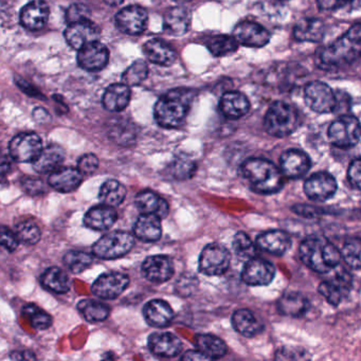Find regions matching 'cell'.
I'll list each match as a JSON object with an SVG mask.
<instances>
[{"label": "cell", "instance_id": "8d00e7d4", "mask_svg": "<svg viewBox=\"0 0 361 361\" xmlns=\"http://www.w3.org/2000/svg\"><path fill=\"white\" fill-rule=\"evenodd\" d=\"M196 348L202 352L207 358L219 359L227 354V345L221 338L210 334L198 335L195 339Z\"/></svg>", "mask_w": 361, "mask_h": 361}, {"label": "cell", "instance_id": "e0dca14e", "mask_svg": "<svg viewBox=\"0 0 361 361\" xmlns=\"http://www.w3.org/2000/svg\"><path fill=\"white\" fill-rule=\"evenodd\" d=\"M352 288V278L346 271H339L329 280L323 281L319 285V293L331 305H338L343 301Z\"/></svg>", "mask_w": 361, "mask_h": 361}, {"label": "cell", "instance_id": "1f68e13d", "mask_svg": "<svg viewBox=\"0 0 361 361\" xmlns=\"http://www.w3.org/2000/svg\"><path fill=\"white\" fill-rule=\"evenodd\" d=\"M130 101V88L126 83L113 84L109 86L103 94L102 104L111 113L122 111L128 107Z\"/></svg>", "mask_w": 361, "mask_h": 361}, {"label": "cell", "instance_id": "3957f363", "mask_svg": "<svg viewBox=\"0 0 361 361\" xmlns=\"http://www.w3.org/2000/svg\"><path fill=\"white\" fill-rule=\"evenodd\" d=\"M240 174L257 193H276L284 185L281 169L264 158H249L243 162Z\"/></svg>", "mask_w": 361, "mask_h": 361}, {"label": "cell", "instance_id": "ffe728a7", "mask_svg": "<svg viewBox=\"0 0 361 361\" xmlns=\"http://www.w3.org/2000/svg\"><path fill=\"white\" fill-rule=\"evenodd\" d=\"M310 157L301 149H288L281 156L280 169L287 178H301L310 171Z\"/></svg>", "mask_w": 361, "mask_h": 361}, {"label": "cell", "instance_id": "816d5d0a", "mask_svg": "<svg viewBox=\"0 0 361 361\" xmlns=\"http://www.w3.org/2000/svg\"><path fill=\"white\" fill-rule=\"evenodd\" d=\"M90 11L85 5L75 4L67 11L66 18L68 24L80 22V20H90Z\"/></svg>", "mask_w": 361, "mask_h": 361}, {"label": "cell", "instance_id": "4fadbf2b", "mask_svg": "<svg viewBox=\"0 0 361 361\" xmlns=\"http://www.w3.org/2000/svg\"><path fill=\"white\" fill-rule=\"evenodd\" d=\"M149 14L145 8L132 5L122 9L116 16L118 28L128 35H140L147 29Z\"/></svg>", "mask_w": 361, "mask_h": 361}, {"label": "cell", "instance_id": "f35d334b", "mask_svg": "<svg viewBox=\"0 0 361 361\" xmlns=\"http://www.w3.org/2000/svg\"><path fill=\"white\" fill-rule=\"evenodd\" d=\"M126 194H128V191L124 185L115 179H109V180L105 181L101 187L99 198L102 204L115 208L124 202Z\"/></svg>", "mask_w": 361, "mask_h": 361}, {"label": "cell", "instance_id": "83f0119b", "mask_svg": "<svg viewBox=\"0 0 361 361\" xmlns=\"http://www.w3.org/2000/svg\"><path fill=\"white\" fill-rule=\"evenodd\" d=\"M219 109L228 119H240L248 113L250 103L242 92H226L219 101Z\"/></svg>", "mask_w": 361, "mask_h": 361}, {"label": "cell", "instance_id": "74e56055", "mask_svg": "<svg viewBox=\"0 0 361 361\" xmlns=\"http://www.w3.org/2000/svg\"><path fill=\"white\" fill-rule=\"evenodd\" d=\"M42 285L54 293H66L71 289L68 276L59 267H50L42 274Z\"/></svg>", "mask_w": 361, "mask_h": 361}, {"label": "cell", "instance_id": "7dc6e473", "mask_svg": "<svg viewBox=\"0 0 361 361\" xmlns=\"http://www.w3.org/2000/svg\"><path fill=\"white\" fill-rule=\"evenodd\" d=\"M23 314L28 317L30 320L31 325L35 329H47L51 326L52 317L50 316L45 310H41L37 305L29 304L23 308Z\"/></svg>", "mask_w": 361, "mask_h": 361}, {"label": "cell", "instance_id": "f5cc1de1", "mask_svg": "<svg viewBox=\"0 0 361 361\" xmlns=\"http://www.w3.org/2000/svg\"><path fill=\"white\" fill-rule=\"evenodd\" d=\"M348 179L354 189L361 191V157L350 162L348 170Z\"/></svg>", "mask_w": 361, "mask_h": 361}, {"label": "cell", "instance_id": "9a60e30c", "mask_svg": "<svg viewBox=\"0 0 361 361\" xmlns=\"http://www.w3.org/2000/svg\"><path fill=\"white\" fill-rule=\"evenodd\" d=\"M337 191V183L331 174L326 172H318L306 179L304 183V192L310 200L316 202H325L335 195Z\"/></svg>", "mask_w": 361, "mask_h": 361}, {"label": "cell", "instance_id": "680465c9", "mask_svg": "<svg viewBox=\"0 0 361 361\" xmlns=\"http://www.w3.org/2000/svg\"><path fill=\"white\" fill-rule=\"evenodd\" d=\"M183 360H209L200 350H189L181 356Z\"/></svg>", "mask_w": 361, "mask_h": 361}, {"label": "cell", "instance_id": "f907efd6", "mask_svg": "<svg viewBox=\"0 0 361 361\" xmlns=\"http://www.w3.org/2000/svg\"><path fill=\"white\" fill-rule=\"evenodd\" d=\"M197 285L198 281L195 276L183 274V276H181L180 280L177 282L176 290L179 295L187 297L195 290V287H197Z\"/></svg>", "mask_w": 361, "mask_h": 361}, {"label": "cell", "instance_id": "277c9868", "mask_svg": "<svg viewBox=\"0 0 361 361\" xmlns=\"http://www.w3.org/2000/svg\"><path fill=\"white\" fill-rule=\"evenodd\" d=\"M299 255L301 261L318 274H327L335 269L342 259L341 252L335 245L319 236L304 240L300 245Z\"/></svg>", "mask_w": 361, "mask_h": 361}, {"label": "cell", "instance_id": "4316f807", "mask_svg": "<svg viewBox=\"0 0 361 361\" xmlns=\"http://www.w3.org/2000/svg\"><path fill=\"white\" fill-rule=\"evenodd\" d=\"M192 13L183 7H174L164 16V27L166 32L173 37H183L190 30Z\"/></svg>", "mask_w": 361, "mask_h": 361}, {"label": "cell", "instance_id": "9f6ffc18", "mask_svg": "<svg viewBox=\"0 0 361 361\" xmlns=\"http://www.w3.org/2000/svg\"><path fill=\"white\" fill-rule=\"evenodd\" d=\"M353 0H317V6L322 11H334L348 5Z\"/></svg>", "mask_w": 361, "mask_h": 361}, {"label": "cell", "instance_id": "603a6c76", "mask_svg": "<svg viewBox=\"0 0 361 361\" xmlns=\"http://www.w3.org/2000/svg\"><path fill=\"white\" fill-rule=\"evenodd\" d=\"M84 175L79 169L71 166H61L54 172L50 173L48 183L56 191L61 193H71L75 191L83 181Z\"/></svg>", "mask_w": 361, "mask_h": 361}, {"label": "cell", "instance_id": "44dd1931", "mask_svg": "<svg viewBox=\"0 0 361 361\" xmlns=\"http://www.w3.org/2000/svg\"><path fill=\"white\" fill-rule=\"evenodd\" d=\"M50 16L49 6L44 0H33L27 4L20 12V23L30 31L43 29Z\"/></svg>", "mask_w": 361, "mask_h": 361}, {"label": "cell", "instance_id": "f546056e", "mask_svg": "<svg viewBox=\"0 0 361 361\" xmlns=\"http://www.w3.org/2000/svg\"><path fill=\"white\" fill-rule=\"evenodd\" d=\"M135 204L141 212L157 215L161 219H166L170 212L166 200L151 190L139 192L135 197Z\"/></svg>", "mask_w": 361, "mask_h": 361}, {"label": "cell", "instance_id": "2e32d148", "mask_svg": "<svg viewBox=\"0 0 361 361\" xmlns=\"http://www.w3.org/2000/svg\"><path fill=\"white\" fill-rule=\"evenodd\" d=\"M143 276L149 282L161 284L174 274V263L168 255H151L143 262L141 267Z\"/></svg>", "mask_w": 361, "mask_h": 361}, {"label": "cell", "instance_id": "30bf717a", "mask_svg": "<svg viewBox=\"0 0 361 361\" xmlns=\"http://www.w3.org/2000/svg\"><path fill=\"white\" fill-rule=\"evenodd\" d=\"M43 149L41 137L35 133L16 135L9 143L10 156L14 161L20 164L35 162Z\"/></svg>", "mask_w": 361, "mask_h": 361}, {"label": "cell", "instance_id": "d6986e66", "mask_svg": "<svg viewBox=\"0 0 361 361\" xmlns=\"http://www.w3.org/2000/svg\"><path fill=\"white\" fill-rule=\"evenodd\" d=\"M233 37L238 44H242L246 47H264L270 41L269 32L263 26L249 20L236 25L233 30Z\"/></svg>", "mask_w": 361, "mask_h": 361}, {"label": "cell", "instance_id": "7402d4cb", "mask_svg": "<svg viewBox=\"0 0 361 361\" xmlns=\"http://www.w3.org/2000/svg\"><path fill=\"white\" fill-rule=\"evenodd\" d=\"M149 348L156 356L173 358L183 350V342L174 334L169 331L154 333L149 338Z\"/></svg>", "mask_w": 361, "mask_h": 361}, {"label": "cell", "instance_id": "52a82bcc", "mask_svg": "<svg viewBox=\"0 0 361 361\" xmlns=\"http://www.w3.org/2000/svg\"><path fill=\"white\" fill-rule=\"evenodd\" d=\"M327 136L335 147L341 149L355 147L361 139V123L354 116H341L331 124Z\"/></svg>", "mask_w": 361, "mask_h": 361}, {"label": "cell", "instance_id": "d590c367", "mask_svg": "<svg viewBox=\"0 0 361 361\" xmlns=\"http://www.w3.org/2000/svg\"><path fill=\"white\" fill-rule=\"evenodd\" d=\"M310 307V302L305 295L299 293H285L278 302V310L284 316L299 318L303 316Z\"/></svg>", "mask_w": 361, "mask_h": 361}, {"label": "cell", "instance_id": "ee69618b", "mask_svg": "<svg viewBox=\"0 0 361 361\" xmlns=\"http://www.w3.org/2000/svg\"><path fill=\"white\" fill-rule=\"evenodd\" d=\"M342 259L353 269H361V238H350L342 247Z\"/></svg>", "mask_w": 361, "mask_h": 361}, {"label": "cell", "instance_id": "5bb4252c", "mask_svg": "<svg viewBox=\"0 0 361 361\" xmlns=\"http://www.w3.org/2000/svg\"><path fill=\"white\" fill-rule=\"evenodd\" d=\"M276 276V267L261 257H251L245 264L242 280L250 286H266Z\"/></svg>", "mask_w": 361, "mask_h": 361}, {"label": "cell", "instance_id": "94428289", "mask_svg": "<svg viewBox=\"0 0 361 361\" xmlns=\"http://www.w3.org/2000/svg\"><path fill=\"white\" fill-rule=\"evenodd\" d=\"M173 1H175V3H178V4H185V3H189V1H191V0H173Z\"/></svg>", "mask_w": 361, "mask_h": 361}, {"label": "cell", "instance_id": "db71d44e", "mask_svg": "<svg viewBox=\"0 0 361 361\" xmlns=\"http://www.w3.org/2000/svg\"><path fill=\"white\" fill-rule=\"evenodd\" d=\"M20 243L16 232L11 231L9 228L3 226L1 228V246L9 252H13L18 249Z\"/></svg>", "mask_w": 361, "mask_h": 361}, {"label": "cell", "instance_id": "91938a15", "mask_svg": "<svg viewBox=\"0 0 361 361\" xmlns=\"http://www.w3.org/2000/svg\"><path fill=\"white\" fill-rule=\"evenodd\" d=\"M124 0H104V3L106 5L111 6V7H117V6L121 5Z\"/></svg>", "mask_w": 361, "mask_h": 361}, {"label": "cell", "instance_id": "f6af8a7d", "mask_svg": "<svg viewBox=\"0 0 361 361\" xmlns=\"http://www.w3.org/2000/svg\"><path fill=\"white\" fill-rule=\"evenodd\" d=\"M171 174L175 179L185 180L194 176L196 172V162L187 156H179L170 166Z\"/></svg>", "mask_w": 361, "mask_h": 361}, {"label": "cell", "instance_id": "7bdbcfd3", "mask_svg": "<svg viewBox=\"0 0 361 361\" xmlns=\"http://www.w3.org/2000/svg\"><path fill=\"white\" fill-rule=\"evenodd\" d=\"M63 262L73 274H81L92 265L94 257L90 253L73 250L64 255Z\"/></svg>", "mask_w": 361, "mask_h": 361}, {"label": "cell", "instance_id": "d4e9b609", "mask_svg": "<svg viewBox=\"0 0 361 361\" xmlns=\"http://www.w3.org/2000/svg\"><path fill=\"white\" fill-rule=\"evenodd\" d=\"M257 246L270 255H283L290 248L291 238L282 230H269L257 236Z\"/></svg>", "mask_w": 361, "mask_h": 361}, {"label": "cell", "instance_id": "5b68a950", "mask_svg": "<svg viewBox=\"0 0 361 361\" xmlns=\"http://www.w3.org/2000/svg\"><path fill=\"white\" fill-rule=\"evenodd\" d=\"M298 126V111L293 105L282 101L272 103L264 119L266 132L276 138L289 136L297 130Z\"/></svg>", "mask_w": 361, "mask_h": 361}, {"label": "cell", "instance_id": "ba28073f", "mask_svg": "<svg viewBox=\"0 0 361 361\" xmlns=\"http://www.w3.org/2000/svg\"><path fill=\"white\" fill-rule=\"evenodd\" d=\"M306 105L314 113L329 114L337 111V96L327 84L314 81L304 90Z\"/></svg>", "mask_w": 361, "mask_h": 361}, {"label": "cell", "instance_id": "6f0895ef", "mask_svg": "<svg viewBox=\"0 0 361 361\" xmlns=\"http://www.w3.org/2000/svg\"><path fill=\"white\" fill-rule=\"evenodd\" d=\"M12 360H35L37 359L35 355L32 352L29 350H18V352H13L10 356Z\"/></svg>", "mask_w": 361, "mask_h": 361}, {"label": "cell", "instance_id": "ab89813d", "mask_svg": "<svg viewBox=\"0 0 361 361\" xmlns=\"http://www.w3.org/2000/svg\"><path fill=\"white\" fill-rule=\"evenodd\" d=\"M82 316L90 322H101L106 320L111 314V308L107 304L94 300H83L78 305Z\"/></svg>", "mask_w": 361, "mask_h": 361}, {"label": "cell", "instance_id": "681fc988", "mask_svg": "<svg viewBox=\"0 0 361 361\" xmlns=\"http://www.w3.org/2000/svg\"><path fill=\"white\" fill-rule=\"evenodd\" d=\"M78 169L83 175H92L99 169V159L94 154H85L78 161Z\"/></svg>", "mask_w": 361, "mask_h": 361}, {"label": "cell", "instance_id": "d6a6232c", "mask_svg": "<svg viewBox=\"0 0 361 361\" xmlns=\"http://www.w3.org/2000/svg\"><path fill=\"white\" fill-rule=\"evenodd\" d=\"M325 26L318 18H303L295 24L293 37L298 42L319 43L324 37Z\"/></svg>", "mask_w": 361, "mask_h": 361}, {"label": "cell", "instance_id": "7a4b0ae2", "mask_svg": "<svg viewBox=\"0 0 361 361\" xmlns=\"http://www.w3.org/2000/svg\"><path fill=\"white\" fill-rule=\"evenodd\" d=\"M194 92L187 88H176L159 99L154 109L156 122L161 128L172 130L183 126L191 109Z\"/></svg>", "mask_w": 361, "mask_h": 361}, {"label": "cell", "instance_id": "6da1fadb", "mask_svg": "<svg viewBox=\"0 0 361 361\" xmlns=\"http://www.w3.org/2000/svg\"><path fill=\"white\" fill-rule=\"evenodd\" d=\"M361 59V24L350 27L331 45L317 51V64L325 69L350 66Z\"/></svg>", "mask_w": 361, "mask_h": 361}, {"label": "cell", "instance_id": "7c38bea8", "mask_svg": "<svg viewBox=\"0 0 361 361\" xmlns=\"http://www.w3.org/2000/svg\"><path fill=\"white\" fill-rule=\"evenodd\" d=\"M100 28L90 20H80V22L69 24L65 30V39L67 43L78 51L88 44L100 41Z\"/></svg>", "mask_w": 361, "mask_h": 361}, {"label": "cell", "instance_id": "4dcf8cb0", "mask_svg": "<svg viewBox=\"0 0 361 361\" xmlns=\"http://www.w3.org/2000/svg\"><path fill=\"white\" fill-rule=\"evenodd\" d=\"M134 232L138 240L147 243L156 242L162 235L161 219L155 214L143 213L135 223Z\"/></svg>", "mask_w": 361, "mask_h": 361}, {"label": "cell", "instance_id": "b9f144b4", "mask_svg": "<svg viewBox=\"0 0 361 361\" xmlns=\"http://www.w3.org/2000/svg\"><path fill=\"white\" fill-rule=\"evenodd\" d=\"M16 234L23 244L35 245L41 240L42 231L32 219H25L16 225Z\"/></svg>", "mask_w": 361, "mask_h": 361}, {"label": "cell", "instance_id": "8992f818", "mask_svg": "<svg viewBox=\"0 0 361 361\" xmlns=\"http://www.w3.org/2000/svg\"><path fill=\"white\" fill-rule=\"evenodd\" d=\"M135 246V238L126 231H113L103 235L92 247V252L103 259H115L128 255Z\"/></svg>", "mask_w": 361, "mask_h": 361}, {"label": "cell", "instance_id": "cb8c5ba5", "mask_svg": "<svg viewBox=\"0 0 361 361\" xmlns=\"http://www.w3.org/2000/svg\"><path fill=\"white\" fill-rule=\"evenodd\" d=\"M117 219L118 213L114 207L101 204L87 211L84 216V225L96 231H106L115 225Z\"/></svg>", "mask_w": 361, "mask_h": 361}, {"label": "cell", "instance_id": "9c48e42d", "mask_svg": "<svg viewBox=\"0 0 361 361\" xmlns=\"http://www.w3.org/2000/svg\"><path fill=\"white\" fill-rule=\"evenodd\" d=\"M231 261L229 251L223 245L212 243L202 249L200 257V270L209 276H219L227 272Z\"/></svg>", "mask_w": 361, "mask_h": 361}, {"label": "cell", "instance_id": "60d3db41", "mask_svg": "<svg viewBox=\"0 0 361 361\" xmlns=\"http://www.w3.org/2000/svg\"><path fill=\"white\" fill-rule=\"evenodd\" d=\"M206 46L213 56H225L238 50V42L230 35H214L207 39Z\"/></svg>", "mask_w": 361, "mask_h": 361}, {"label": "cell", "instance_id": "c3c4849f", "mask_svg": "<svg viewBox=\"0 0 361 361\" xmlns=\"http://www.w3.org/2000/svg\"><path fill=\"white\" fill-rule=\"evenodd\" d=\"M232 247H233L236 255L242 257V259H249L255 257V250H257L255 245L253 244L251 238L245 232H238L235 234Z\"/></svg>", "mask_w": 361, "mask_h": 361}, {"label": "cell", "instance_id": "bcb514c9", "mask_svg": "<svg viewBox=\"0 0 361 361\" xmlns=\"http://www.w3.org/2000/svg\"><path fill=\"white\" fill-rule=\"evenodd\" d=\"M147 75H149V67H147V63L145 61L139 60L133 63L124 71L123 75H122V81L130 87L138 86L147 79Z\"/></svg>", "mask_w": 361, "mask_h": 361}, {"label": "cell", "instance_id": "ac0fdd59", "mask_svg": "<svg viewBox=\"0 0 361 361\" xmlns=\"http://www.w3.org/2000/svg\"><path fill=\"white\" fill-rule=\"evenodd\" d=\"M109 51L104 44L100 41L88 44L79 50L78 63L84 71L94 73L104 69L109 64Z\"/></svg>", "mask_w": 361, "mask_h": 361}, {"label": "cell", "instance_id": "484cf974", "mask_svg": "<svg viewBox=\"0 0 361 361\" xmlns=\"http://www.w3.org/2000/svg\"><path fill=\"white\" fill-rule=\"evenodd\" d=\"M145 320L154 327H166L174 319V312L168 302L164 300H152L143 307Z\"/></svg>", "mask_w": 361, "mask_h": 361}, {"label": "cell", "instance_id": "e575fe53", "mask_svg": "<svg viewBox=\"0 0 361 361\" xmlns=\"http://www.w3.org/2000/svg\"><path fill=\"white\" fill-rule=\"evenodd\" d=\"M234 329L245 337H255L261 333L263 325L255 314L249 310H238L232 316Z\"/></svg>", "mask_w": 361, "mask_h": 361}, {"label": "cell", "instance_id": "11a10c76", "mask_svg": "<svg viewBox=\"0 0 361 361\" xmlns=\"http://www.w3.org/2000/svg\"><path fill=\"white\" fill-rule=\"evenodd\" d=\"M22 187L26 193L35 196L44 193L45 185L41 179L35 178V177H25L22 180Z\"/></svg>", "mask_w": 361, "mask_h": 361}, {"label": "cell", "instance_id": "8fae6325", "mask_svg": "<svg viewBox=\"0 0 361 361\" xmlns=\"http://www.w3.org/2000/svg\"><path fill=\"white\" fill-rule=\"evenodd\" d=\"M130 285L128 274L111 271L101 274L92 286V291L96 297L104 300H114L121 295Z\"/></svg>", "mask_w": 361, "mask_h": 361}, {"label": "cell", "instance_id": "836d02e7", "mask_svg": "<svg viewBox=\"0 0 361 361\" xmlns=\"http://www.w3.org/2000/svg\"><path fill=\"white\" fill-rule=\"evenodd\" d=\"M64 160L65 151L63 147L56 145H48L33 162V169L39 174H47L61 168Z\"/></svg>", "mask_w": 361, "mask_h": 361}, {"label": "cell", "instance_id": "f1b7e54d", "mask_svg": "<svg viewBox=\"0 0 361 361\" xmlns=\"http://www.w3.org/2000/svg\"><path fill=\"white\" fill-rule=\"evenodd\" d=\"M143 52L147 60L159 66H170L176 61V51L161 39H153L143 46Z\"/></svg>", "mask_w": 361, "mask_h": 361}]
</instances>
